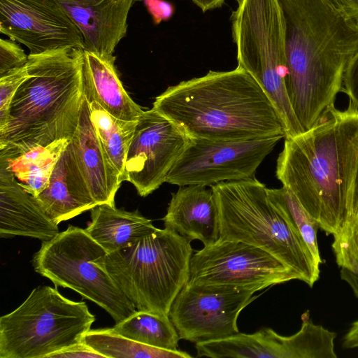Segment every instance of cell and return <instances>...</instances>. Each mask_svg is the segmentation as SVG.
<instances>
[{
    "instance_id": "1",
    "label": "cell",
    "mask_w": 358,
    "mask_h": 358,
    "mask_svg": "<svg viewBox=\"0 0 358 358\" xmlns=\"http://www.w3.org/2000/svg\"><path fill=\"white\" fill-rule=\"evenodd\" d=\"M283 20L285 86L303 131L334 104L358 52V21L330 0H278Z\"/></svg>"
},
{
    "instance_id": "2",
    "label": "cell",
    "mask_w": 358,
    "mask_h": 358,
    "mask_svg": "<svg viewBox=\"0 0 358 358\" xmlns=\"http://www.w3.org/2000/svg\"><path fill=\"white\" fill-rule=\"evenodd\" d=\"M275 176L327 234L348 217L358 169V108L330 106L317 123L285 138Z\"/></svg>"
},
{
    "instance_id": "3",
    "label": "cell",
    "mask_w": 358,
    "mask_h": 358,
    "mask_svg": "<svg viewBox=\"0 0 358 358\" xmlns=\"http://www.w3.org/2000/svg\"><path fill=\"white\" fill-rule=\"evenodd\" d=\"M152 108L191 138L229 141L280 136L284 124L258 83L243 69L209 71L169 86Z\"/></svg>"
},
{
    "instance_id": "4",
    "label": "cell",
    "mask_w": 358,
    "mask_h": 358,
    "mask_svg": "<svg viewBox=\"0 0 358 358\" xmlns=\"http://www.w3.org/2000/svg\"><path fill=\"white\" fill-rule=\"evenodd\" d=\"M84 50L64 48L28 55V76L0 129V158L12 159L38 146L71 139L84 97Z\"/></svg>"
},
{
    "instance_id": "5",
    "label": "cell",
    "mask_w": 358,
    "mask_h": 358,
    "mask_svg": "<svg viewBox=\"0 0 358 358\" xmlns=\"http://www.w3.org/2000/svg\"><path fill=\"white\" fill-rule=\"evenodd\" d=\"M220 217L221 240L241 241L259 248L292 269L312 287L317 267L287 221L271 202L268 188L255 178L210 186Z\"/></svg>"
},
{
    "instance_id": "6",
    "label": "cell",
    "mask_w": 358,
    "mask_h": 358,
    "mask_svg": "<svg viewBox=\"0 0 358 358\" xmlns=\"http://www.w3.org/2000/svg\"><path fill=\"white\" fill-rule=\"evenodd\" d=\"M190 242L171 229L157 228L132 245L108 253L106 268L136 310L169 315L188 281Z\"/></svg>"
},
{
    "instance_id": "7",
    "label": "cell",
    "mask_w": 358,
    "mask_h": 358,
    "mask_svg": "<svg viewBox=\"0 0 358 358\" xmlns=\"http://www.w3.org/2000/svg\"><path fill=\"white\" fill-rule=\"evenodd\" d=\"M56 287H36L0 317V358H48L84 341L95 316L85 302L64 297Z\"/></svg>"
},
{
    "instance_id": "8",
    "label": "cell",
    "mask_w": 358,
    "mask_h": 358,
    "mask_svg": "<svg viewBox=\"0 0 358 358\" xmlns=\"http://www.w3.org/2000/svg\"><path fill=\"white\" fill-rule=\"evenodd\" d=\"M232 12V34L238 66L261 86L277 110L286 137L303 129L291 106L285 86L284 24L278 0H237Z\"/></svg>"
},
{
    "instance_id": "9",
    "label": "cell",
    "mask_w": 358,
    "mask_h": 358,
    "mask_svg": "<svg viewBox=\"0 0 358 358\" xmlns=\"http://www.w3.org/2000/svg\"><path fill=\"white\" fill-rule=\"evenodd\" d=\"M108 252L87 232L73 225L48 241L33 256L36 273L55 286L70 288L104 309L118 323L136 311L108 273Z\"/></svg>"
},
{
    "instance_id": "10",
    "label": "cell",
    "mask_w": 358,
    "mask_h": 358,
    "mask_svg": "<svg viewBox=\"0 0 358 358\" xmlns=\"http://www.w3.org/2000/svg\"><path fill=\"white\" fill-rule=\"evenodd\" d=\"M293 280H299L296 273L266 251L218 239L192 254L187 283L256 292Z\"/></svg>"
},
{
    "instance_id": "11",
    "label": "cell",
    "mask_w": 358,
    "mask_h": 358,
    "mask_svg": "<svg viewBox=\"0 0 358 358\" xmlns=\"http://www.w3.org/2000/svg\"><path fill=\"white\" fill-rule=\"evenodd\" d=\"M284 137L229 141L191 138L166 182L178 187L213 185L255 178L264 159Z\"/></svg>"
},
{
    "instance_id": "12",
    "label": "cell",
    "mask_w": 358,
    "mask_h": 358,
    "mask_svg": "<svg viewBox=\"0 0 358 358\" xmlns=\"http://www.w3.org/2000/svg\"><path fill=\"white\" fill-rule=\"evenodd\" d=\"M254 293L186 283L173 302L169 316L180 339L197 343L227 338L239 332L238 315L257 297Z\"/></svg>"
},
{
    "instance_id": "13",
    "label": "cell",
    "mask_w": 358,
    "mask_h": 358,
    "mask_svg": "<svg viewBox=\"0 0 358 358\" xmlns=\"http://www.w3.org/2000/svg\"><path fill=\"white\" fill-rule=\"evenodd\" d=\"M191 138L176 122L154 108L139 117L125 162V181L141 196L157 189L184 152Z\"/></svg>"
},
{
    "instance_id": "14",
    "label": "cell",
    "mask_w": 358,
    "mask_h": 358,
    "mask_svg": "<svg viewBox=\"0 0 358 358\" xmlns=\"http://www.w3.org/2000/svg\"><path fill=\"white\" fill-rule=\"evenodd\" d=\"M300 329L282 336L264 328L253 334L195 343L196 357L211 358H336V333L315 324L308 311L301 315Z\"/></svg>"
},
{
    "instance_id": "15",
    "label": "cell",
    "mask_w": 358,
    "mask_h": 358,
    "mask_svg": "<svg viewBox=\"0 0 358 358\" xmlns=\"http://www.w3.org/2000/svg\"><path fill=\"white\" fill-rule=\"evenodd\" d=\"M0 31L28 48L29 55L85 48L80 31L55 0H0Z\"/></svg>"
},
{
    "instance_id": "16",
    "label": "cell",
    "mask_w": 358,
    "mask_h": 358,
    "mask_svg": "<svg viewBox=\"0 0 358 358\" xmlns=\"http://www.w3.org/2000/svg\"><path fill=\"white\" fill-rule=\"evenodd\" d=\"M80 31L84 50L113 55L124 37L127 17L136 0H55Z\"/></svg>"
},
{
    "instance_id": "17",
    "label": "cell",
    "mask_w": 358,
    "mask_h": 358,
    "mask_svg": "<svg viewBox=\"0 0 358 358\" xmlns=\"http://www.w3.org/2000/svg\"><path fill=\"white\" fill-rule=\"evenodd\" d=\"M58 224L47 215L38 199L17 182L6 160L0 159V236L52 239Z\"/></svg>"
},
{
    "instance_id": "18",
    "label": "cell",
    "mask_w": 358,
    "mask_h": 358,
    "mask_svg": "<svg viewBox=\"0 0 358 358\" xmlns=\"http://www.w3.org/2000/svg\"><path fill=\"white\" fill-rule=\"evenodd\" d=\"M69 145L96 203L115 205L122 181L95 131L85 93L78 127Z\"/></svg>"
},
{
    "instance_id": "19",
    "label": "cell",
    "mask_w": 358,
    "mask_h": 358,
    "mask_svg": "<svg viewBox=\"0 0 358 358\" xmlns=\"http://www.w3.org/2000/svg\"><path fill=\"white\" fill-rule=\"evenodd\" d=\"M201 185L180 186L171 194L164 228L171 229L190 241H200L204 246L220 238V217L213 189Z\"/></svg>"
},
{
    "instance_id": "20",
    "label": "cell",
    "mask_w": 358,
    "mask_h": 358,
    "mask_svg": "<svg viewBox=\"0 0 358 358\" xmlns=\"http://www.w3.org/2000/svg\"><path fill=\"white\" fill-rule=\"evenodd\" d=\"M36 197L49 217L57 224L97 205L69 143L57 160L47 187Z\"/></svg>"
},
{
    "instance_id": "21",
    "label": "cell",
    "mask_w": 358,
    "mask_h": 358,
    "mask_svg": "<svg viewBox=\"0 0 358 358\" xmlns=\"http://www.w3.org/2000/svg\"><path fill=\"white\" fill-rule=\"evenodd\" d=\"M115 57L84 50V93L116 118L137 121L143 113L124 90L115 66Z\"/></svg>"
},
{
    "instance_id": "22",
    "label": "cell",
    "mask_w": 358,
    "mask_h": 358,
    "mask_svg": "<svg viewBox=\"0 0 358 358\" xmlns=\"http://www.w3.org/2000/svg\"><path fill=\"white\" fill-rule=\"evenodd\" d=\"M156 229L138 210L127 211L103 203L91 209V222L85 230L110 253L132 245Z\"/></svg>"
},
{
    "instance_id": "23",
    "label": "cell",
    "mask_w": 358,
    "mask_h": 358,
    "mask_svg": "<svg viewBox=\"0 0 358 358\" xmlns=\"http://www.w3.org/2000/svg\"><path fill=\"white\" fill-rule=\"evenodd\" d=\"M70 139H60L38 146L12 159H6L19 185L37 196L47 187L50 175Z\"/></svg>"
},
{
    "instance_id": "24",
    "label": "cell",
    "mask_w": 358,
    "mask_h": 358,
    "mask_svg": "<svg viewBox=\"0 0 358 358\" xmlns=\"http://www.w3.org/2000/svg\"><path fill=\"white\" fill-rule=\"evenodd\" d=\"M87 100L95 131L122 182L125 181L127 154L138 120L127 121L116 118L95 101Z\"/></svg>"
},
{
    "instance_id": "25",
    "label": "cell",
    "mask_w": 358,
    "mask_h": 358,
    "mask_svg": "<svg viewBox=\"0 0 358 358\" xmlns=\"http://www.w3.org/2000/svg\"><path fill=\"white\" fill-rule=\"evenodd\" d=\"M112 328L138 343L160 349L178 350L180 338L169 315L136 310Z\"/></svg>"
},
{
    "instance_id": "26",
    "label": "cell",
    "mask_w": 358,
    "mask_h": 358,
    "mask_svg": "<svg viewBox=\"0 0 358 358\" xmlns=\"http://www.w3.org/2000/svg\"><path fill=\"white\" fill-rule=\"evenodd\" d=\"M267 191L272 204L299 238L315 264L320 268L322 261L317 238V221L287 188L282 186L278 189L268 188Z\"/></svg>"
},
{
    "instance_id": "27",
    "label": "cell",
    "mask_w": 358,
    "mask_h": 358,
    "mask_svg": "<svg viewBox=\"0 0 358 358\" xmlns=\"http://www.w3.org/2000/svg\"><path fill=\"white\" fill-rule=\"evenodd\" d=\"M84 341L104 357L191 358L187 352L154 348L130 339L113 328L90 329Z\"/></svg>"
},
{
    "instance_id": "28",
    "label": "cell",
    "mask_w": 358,
    "mask_h": 358,
    "mask_svg": "<svg viewBox=\"0 0 358 358\" xmlns=\"http://www.w3.org/2000/svg\"><path fill=\"white\" fill-rule=\"evenodd\" d=\"M332 250L340 268L358 267V199L339 231L333 236Z\"/></svg>"
},
{
    "instance_id": "29",
    "label": "cell",
    "mask_w": 358,
    "mask_h": 358,
    "mask_svg": "<svg viewBox=\"0 0 358 358\" xmlns=\"http://www.w3.org/2000/svg\"><path fill=\"white\" fill-rule=\"evenodd\" d=\"M27 76V64L0 76V129L6 123L10 103L15 92Z\"/></svg>"
},
{
    "instance_id": "30",
    "label": "cell",
    "mask_w": 358,
    "mask_h": 358,
    "mask_svg": "<svg viewBox=\"0 0 358 358\" xmlns=\"http://www.w3.org/2000/svg\"><path fill=\"white\" fill-rule=\"evenodd\" d=\"M28 62V55L15 41L0 40V76L17 68L24 66Z\"/></svg>"
},
{
    "instance_id": "31",
    "label": "cell",
    "mask_w": 358,
    "mask_h": 358,
    "mask_svg": "<svg viewBox=\"0 0 358 358\" xmlns=\"http://www.w3.org/2000/svg\"><path fill=\"white\" fill-rule=\"evenodd\" d=\"M341 91L348 95L349 101L358 108V52L348 65Z\"/></svg>"
},
{
    "instance_id": "32",
    "label": "cell",
    "mask_w": 358,
    "mask_h": 358,
    "mask_svg": "<svg viewBox=\"0 0 358 358\" xmlns=\"http://www.w3.org/2000/svg\"><path fill=\"white\" fill-rule=\"evenodd\" d=\"M79 358L104 357V356L88 345L85 341L74 344L69 348L50 355L48 358Z\"/></svg>"
},
{
    "instance_id": "33",
    "label": "cell",
    "mask_w": 358,
    "mask_h": 358,
    "mask_svg": "<svg viewBox=\"0 0 358 358\" xmlns=\"http://www.w3.org/2000/svg\"><path fill=\"white\" fill-rule=\"evenodd\" d=\"M144 3L155 24L169 20L175 11L174 6L165 0H144Z\"/></svg>"
},
{
    "instance_id": "34",
    "label": "cell",
    "mask_w": 358,
    "mask_h": 358,
    "mask_svg": "<svg viewBox=\"0 0 358 358\" xmlns=\"http://www.w3.org/2000/svg\"><path fill=\"white\" fill-rule=\"evenodd\" d=\"M348 17L358 21V0H330Z\"/></svg>"
},
{
    "instance_id": "35",
    "label": "cell",
    "mask_w": 358,
    "mask_h": 358,
    "mask_svg": "<svg viewBox=\"0 0 358 358\" xmlns=\"http://www.w3.org/2000/svg\"><path fill=\"white\" fill-rule=\"evenodd\" d=\"M340 275L341 279L349 285L358 299V267L351 269L341 268Z\"/></svg>"
},
{
    "instance_id": "36",
    "label": "cell",
    "mask_w": 358,
    "mask_h": 358,
    "mask_svg": "<svg viewBox=\"0 0 358 358\" xmlns=\"http://www.w3.org/2000/svg\"><path fill=\"white\" fill-rule=\"evenodd\" d=\"M343 346L345 349L358 348V320L355 321L343 338Z\"/></svg>"
},
{
    "instance_id": "37",
    "label": "cell",
    "mask_w": 358,
    "mask_h": 358,
    "mask_svg": "<svg viewBox=\"0 0 358 358\" xmlns=\"http://www.w3.org/2000/svg\"><path fill=\"white\" fill-rule=\"evenodd\" d=\"M205 13L209 10L221 7L225 0H192Z\"/></svg>"
},
{
    "instance_id": "38",
    "label": "cell",
    "mask_w": 358,
    "mask_h": 358,
    "mask_svg": "<svg viewBox=\"0 0 358 358\" xmlns=\"http://www.w3.org/2000/svg\"><path fill=\"white\" fill-rule=\"evenodd\" d=\"M358 199V169H357V174L355 181V192H354V196H353V202Z\"/></svg>"
}]
</instances>
